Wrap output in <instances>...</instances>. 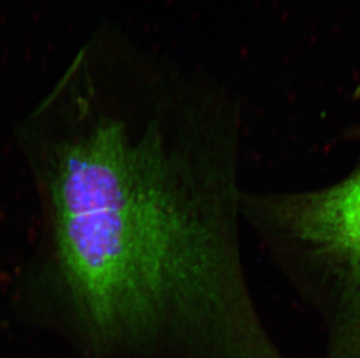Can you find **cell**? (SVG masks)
<instances>
[{
  "label": "cell",
  "mask_w": 360,
  "mask_h": 358,
  "mask_svg": "<svg viewBox=\"0 0 360 358\" xmlns=\"http://www.w3.org/2000/svg\"><path fill=\"white\" fill-rule=\"evenodd\" d=\"M8 279H10L8 274L0 267V287L3 286L4 284H6V281H8Z\"/></svg>",
  "instance_id": "3957f363"
},
{
  "label": "cell",
  "mask_w": 360,
  "mask_h": 358,
  "mask_svg": "<svg viewBox=\"0 0 360 358\" xmlns=\"http://www.w3.org/2000/svg\"><path fill=\"white\" fill-rule=\"evenodd\" d=\"M257 228L289 286L326 324V358H360V164L326 185L271 191Z\"/></svg>",
  "instance_id": "7a4b0ae2"
},
{
  "label": "cell",
  "mask_w": 360,
  "mask_h": 358,
  "mask_svg": "<svg viewBox=\"0 0 360 358\" xmlns=\"http://www.w3.org/2000/svg\"><path fill=\"white\" fill-rule=\"evenodd\" d=\"M354 140L360 143V127L359 128L354 129Z\"/></svg>",
  "instance_id": "277c9868"
},
{
  "label": "cell",
  "mask_w": 360,
  "mask_h": 358,
  "mask_svg": "<svg viewBox=\"0 0 360 358\" xmlns=\"http://www.w3.org/2000/svg\"><path fill=\"white\" fill-rule=\"evenodd\" d=\"M233 125L98 115L25 131L38 223L8 281L18 310L97 352L269 357L241 247Z\"/></svg>",
  "instance_id": "6da1fadb"
}]
</instances>
